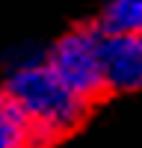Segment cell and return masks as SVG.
<instances>
[{
	"label": "cell",
	"mask_w": 142,
	"mask_h": 148,
	"mask_svg": "<svg viewBox=\"0 0 142 148\" xmlns=\"http://www.w3.org/2000/svg\"><path fill=\"white\" fill-rule=\"evenodd\" d=\"M101 33H139L142 36V0H110L98 21Z\"/></svg>",
	"instance_id": "5b68a950"
},
{
	"label": "cell",
	"mask_w": 142,
	"mask_h": 148,
	"mask_svg": "<svg viewBox=\"0 0 142 148\" xmlns=\"http://www.w3.org/2000/svg\"><path fill=\"white\" fill-rule=\"evenodd\" d=\"M101 68L106 92L142 89V36L101 33Z\"/></svg>",
	"instance_id": "3957f363"
},
{
	"label": "cell",
	"mask_w": 142,
	"mask_h": 148,
	"mask_svg": "<svg viewBox=\"0 0 142 148\" xmlns=\"http://www.w3.org/2000/svg\"><path fill=\"white\" fill-rule=\"evenodd\" d=\"M44 62L77 98L92 104L106 92L104 68H101V30L98 27H77L65 33L51 51Z\"/></svg>",
	"instance_id": "7a4b0ae2"
},
{
	"label": "cell",
	"mask_w": 142,
	"mask_h": 148,
	"mask_svg": "<svg viewBox=\"0 0 142 148\" xmlns=\"http://www.w3.org/2000/svg\"><path fill=\"white\" fill-rule=\"evenodd\" d=\"M39 139L15 101L0 89V148H36Z\"/></svg>",
	"instance_id": "277c9868"
},
{
	"label": "cell",
	"mask_w": 142,
	"mask_h": 148,
	"mask_svg": "<svg viewBox=\"0 0 142 148\" xmlns=\"http://www.w3.org/2000/svg\"><path fill=\"white\" fill-rule=\"evenodd\" d=\"M3 92L30 121L39 145L74 130L89 110V104L71 92L39 53H24L12 62Z\"/></svg>",
	"instance_id": "6da1fadb"
}]
</instances>
